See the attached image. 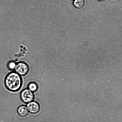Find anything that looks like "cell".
Segmentation results:
<instances>
[{
    "label": "cell",
    "instance_id": "277c9868",
    "mask_svg": "<svg viewBox=\"0 0 122 122\" xmlns=\"http://www.w3.org/2000/svg\"><path fill=\"white\" fill-rule=\"evenodd\" d=\"M27 107L29 112L33 114H36L39 112L40 109L39 103L35 101H32L29 103L27 104Z\"/></svg>",
    "mask_w": 122,
    "mask_h": 122
},
{
    "label": "cell",
    "instance_id": "30bf717a",
    "mask_svg": "<svg viewBox=\"0 0 122 122\" xmlns=\"http://www.w3.org/2000/svg\"></svg>",
    "mask_w": 122,
    "mask_h": 122
},
{
    "label": "cell",
    "instance_id": "ba28073f",
    "mask_svg": "<svg viewBox=\"0 0 122 122\" xmlns=\"http://www.w3.org/2000/svg\"><path fill=\"white\" fill-rule=\"evenodd\" d=\"M16 63L13 61L10 62L8 64V67L9 70H13L15 69L16 66Z\"/></svg>",
    "mask_w": 122,
    "mask_h": 122
},
{
    "label": "cell",
    "instance_id": "7a4b0ae2",
    "mask_svg": "<svg viewBox=\"0 0 122 122\" xmlns=\"http://www.w3.org/2000/svg\"><path fill=\"white\" fill-rule=\"evenodd\" d=\"M20 98L23 102L25 103H28L34 100V95L33 92L28 89H26L21 92Z\"/></svg>",
    "mask_w": 122,
    "mask_h": 122
},
{
    "label": "cell",
    "instance_id": "3957f363",
    "mask_svg": "<svg viewBox=\"0 0 122 122\" xmlns=\"http://www.w3.org/2000/svg\"><path fill=\"white\" fill-rule=\"evenodd\" d=\"M15 72L20 76H25L28 73L29 67L27 64L24 62H20L16 65L15 69Z\"/></svg>",
    "mask_w": 122,
    "mask_h": 122
},
{
    "label": "cell",
    "instance_id": "6da1fadb",
    "mask_svg": "<svg viewBox=\"0 0 122 122\" xmlns=\"http://www.w3.org/2000/svg\"><path fill=\"white\" fill-rule=\"evenodd\" d=\"M5 86L8 90L16 92L21 88L22 84L21 76L15 72L10 73L7 75L5 81Z\"/></svg>",
    "mask_w": 122,
    "mask_h": 122
},
{
    "label": "cell",
    "instance_id": "52a82bcc",
    "mask_svg": "<svg viewBox=\"0 0 122 122\" xmlns=\"http://www.w3.org/2000/svg\"><path fill=\"white\" fill-rule=\"evenodd\" d=\"M28 89L32 92H36L38 89L37 85L35 82H31L28 85Z\"/></svg>",
    "mask_w": 122,
    "mask_h": 122
},
{
    "label": "cell",
    "instance_id": "9c48e42d",
    "mask_svg": "<svg viewBox=\"0 0 122 122\" xmlns=\"http://www.w3.org/2000/svg\"><path fill=\"white\" fill-rule=\"evenodd\" d=\"M97 0L100 2H104L106 0Z\"/></svg>",
    "mask_w": 122,
    "mask_h": 122
},
{
    "label": "cell",
    "instance_id": "5b68a950",
    "mask_svg": "<svg viewBox=\"0 0 122 122\" xmlns=\"http://www.w3.org/2000/svg\"><path fill=\"white\" fill-rule=\"evenodd\" d=\"M17 113L20 116L25 117L28 115L29 111L26 106H21L18 108Z\"/></svg>",
    "mask_w": 122,
    "mask_h": 122
},
{
    "label": "cell",
    "instance_id": "8992f818",
    "mask_svg": "<svg viewBox=\"0 0 122 122\" xmlns=\"http://www.w3.org/2000/svg\"><path fill=\"white\" fill-rule=\"evenodd\" d=\"M85 0H74L73 5L75 8L78 9H81L84 6Z\"/></svg>",
    "mask_w": 122,
    "mask_h": 122
}]
</instances>
